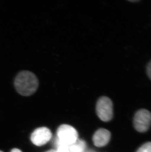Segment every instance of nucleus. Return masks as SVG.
I'll list each match as a JSON object with an SVG mask.
<instances>
[{
  "mask_svg": "<svg viewBox=\"0 0 151 152\" xmlns=\"http://www.w3.org/2000/svg\"><path fill=\"white\" fill-rule=\"evenodd\" d=\"M134 124L136 130L144 132L148 130L151 124V113L146 109H140L134 115Z\"/></svg>",
  "mask_w": 151,
  "mask_h": 152,
  "instance_id": "4",
  "label": "nucleus"
},
{
  "mask_svg": "<svg viewBox=\"0 0 151 152\" xmlns=\"http://www.w3.org/2000/svg\"><path fill=\"white\" fill-rule=\"evenodd\" d=\"M54 144L57 148L56 152H70L68 146L61 143L57 137L54 140Z\"/></svg>",
  "mask_w": 151,
  "mask_h": 152,
  "instance_id": "8",
  "label": "nucleus"
},
{
  "mask_svg": "<svg viewBox=\"0 0 151 152\" xmlns=\"http://www.w3.org/2000/svg\"><path fill=\"white\" fill-rule=\"evenodd\" d=\"M69 148L70 152H84L86 151V142L82 139H78Z\"/></svg>",
  "mask_w": 151,
  "mask_h": 152,
  "instance_id": "7",
  "label": "nucleus"
},
{
  "mask_svg": "<svg viewBox=\"0 0 151 152\" xmlns=\"http://www.w3.org/2000/svg\"><path fill=\"white\" fill-rule=\"evenodd\" d=\"M84 152H96L95 151H93V150H87V151H85Z\"/></svg>",
  "mask_w": 151,
  "mask_h": 152,
  "instance_id": "14",
  "label": "nucleus"
},
{
  "mask_svg": "<svg viewBox=\"0 0 151 152\" xmlns=\"http://www.w3.org/2000/svg\"><path fill=\"white\" fill-rule=\"evenodd\" d=\"M146 70H147V75L151 80V61L147 65Z\"/></svg>",
  "mask_w": 151,
  "mask_h": 152,
  "instance_id": "10",
  "label": "nucleus"
},
{
  "mask_svg": "<svg viewBox=\"0 0 151 152\" xmlns=\"http://www.w3.org/2000/svg\"><path fill=\"white\" fill-rule=\"evenodd\" d=\"M10 152H22L20 150L17 149V148H15L12 150V151Z\"/></svg>",
  "mask_w": 151,
  "mask_h": 152,
  "instance_id": "11",
  "label": "nucleus"
},
{
  "mask_svg": "<svg viewBox=\"0 0 151 152\" xmlns=\"http://www.w3.org/2000/svg\"><path fill=\"white\" fill-rule=\"evenodd\" d=\"M128 1H131V2H138V1H140L139 0H128Z\"/></svg>",
  "mask_w": 151,
  "mask_h": 152,
  "instance_id": "12",
  "label": "nucleus"
},
{
  "mask_svg": "<svg viewBox=\"0 0 151 152\" xmlns=\"http://www.w3.org/2000/svg\"><path fill=\"white\" fill-rule=\"evenodd\" d=\"M111 137L110 132L106 129H98L93 136V142L98 147H102L107 144Z\"/></svg>",
  "mask_w": 151,
  "mask_h": 152,
  "instance_id": "6",
  "label": "nucleus"
},
{
  "mask_svg": "<svg viewBox=\"0 0 151 152\" xmlns=\"http://www.w3.org/2000/svg\"><path fill=\"white\" fill-rule=\"evenodd\" d=\"M136 152H151V142H147L140 147Z\"/></svg>",
  "mask_w": 151,
  "mask_h": 152,
  "instance_id": "9",
  "label": "nucleus"
},
{
  "mask_svg": "<svg viewBox=\"0 0 151 152\" xmlns=\"http://www.w3.org/2000/svg\"><path fill=\"white\" fill-rule=\"evenodd\" d=\"M16 90L23 96H30L36 91L39 86V81L34 73L23 70L18 73L14 82Z\"/></svg>",
  "mask_w": 151,
  "mask_h": 152,
  "instance_id": "1",
  "label": "nucleus"
},
{
  "mask_svg": "<svg viewBox=\"0 0 151 152\" xmlns=\"http://www.w3.org/2000/svg\"><path fill=\"white\" fill-rule=\"evenodd\" d=\"M46 152H56V150H50L49 151H47Z\"/></svg>",
  "mask_w": 151,
  "mask_h": 152,
  "instance_id": "13",
  "label": "nucleus"
},
{
  "mask_svg": "<svg viewBox=\"0 0 151 152\" xmlns=\"http://www.w3.org/2000/svg\"><path fill=\"white\" fill-rule=\"evenodd\" d=\"M0 152H2V151H0Z\"/></svg>",
  "mask_w": 151,
  "mask_h": 152,
  "instance_id": "15",
  "label": "nucleus"
},
{
  "mask_svg": "<svg viewBox=\"0 0 151 152\" xmlns=\"http://www.w3.org/2000/svg\"><path fill=\"white\" fill-rule=\"evenodd\" d=\"M57 138L62 144L69 146L78 139V134L70 125H62L57 130Z\"/></svg>",
  "mask_w": 151,
  "mask_h": 152,
  "instance_id": "3",
  "label": "nucleus"
},
{
  "mask_svg": "<svg viewBox=\"0 0 151 152\" xmlns=\"http://www.w3.org/2000/svg\"><path fill=\"white\" fill-rule=\"evenodd\" d=\"M52 134L48 128H39L32 133L30 137L31 142L37 146H43L50 141Z\"/></svg>",
  "mask_w": 151,
  "mask_h": 152,
  "instance_id": "5",
  "label": "nucleus"
},
{
  "mask_svg": "<svg viewBox=\"0 0 151 152\" xmlns=\"http://www.w3.org/2000/svg\"><path fill=\"white\" fill-rule=\"evenodd\" d=\"M96 110L98 116L102 121H110L113 115V102L107 96H101L97 101Z\"/></svg>",
  "mask_w": 151,
  "mask_h": 152,
  "instance_id": "2",
  "label": "nucleus"
}]
</instances>
